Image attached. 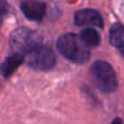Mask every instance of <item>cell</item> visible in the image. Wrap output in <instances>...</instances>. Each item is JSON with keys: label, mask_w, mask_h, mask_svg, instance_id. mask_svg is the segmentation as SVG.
<instances>
[{"label": "cell", "mask_w": 124, "mask_h": 124, "mask_svg": "<svg viewBox=\"0 0 124 124\" xmlns=\"http://www.w3.org/2000/svg\"><path fill=\"white\" fill-rule=\"evenodd\" d=\"M119 50H120V52H121V54L124 57V46L123 47H121V48H119Z\"/></svg>", "instance_id": "obj_12"}, {"label": "cell", "mask_w": 124, "mask_h": 124, "mask_svg": "<svg viewBox=\"0 0 124 124\" xmlns=\"http://www.w3.org/2000/svg\"><path fill=\"white\" fill-rule=\"evenodd\" d=\"M74 23L77 26L87 27H103V20L101 14L93 9H84L74 14Z\"/></svg>", "instance_id": "obj_5"}, {"label": "cell", "mask_w": 124, "mask_h": 124, "mask_svg": "<svg viewBox=\"0 0 124 124\" xmlns=\"http://www.w3.org/2000/svg\"><path fill=\"white\" fill-rule=\"evenodd\" d=\"M111 124H123V122H122V120H121L120 118H116V119H114V120L112 121Z\"/></svg>", "instance_id": "obj_11"}, {"label": "cell", "mask_w": 124, "mask_h": 124, "mask_svg": "<svg viewBox=\"0 0 124 124\" xmlns=\"http://www.w3.org/2000/svg\"><path fill=\"white\" fill-rule=\"evenodd\" d=\"M21 10L31 21H41L46 14V3L40 0H23Z\"/></svg>", "instance_id": "obj_6"}, {"label": "cell", "mask_w": 124, "mask_h": 124, "mask_svg": "<svg viewBox=\"0 0 124 124\" xmlns=\"http://www.w3.org/2000/svg\"><path fill=\"white\" fill-rule=\"evenodd\" d=\"M26 63L34 70L48 71L54 68L56 63V56L51 48L40 45L26 54Z\"/></svg>", "instance_id": "obj_4"}, {"label": "cell", "mask_w": 124, "mask_h": 124, "mask_svg": "<svg viewBox=\"0 0 124 124\" xmlns=\"http://www.w3.org/2000/svg\"><path fill=\"white\" fill-rule=\"evenodd\" d=\"M9 12V4L6 0H0V26Z\"/></svg>", "instance_id": "obj_10"}, {"label": "cell", "mask_w": 124, "mask_h": 124, "mask_svg": "<svg viewBox=\"0 0 124 124\" xmlns=\"http://www.w3.org/2000/svg\"><path fill=\"white\" fill-rule=\"evenodd\" d=\"M110 44L119 48L124 46V26L121 23H116L111 26L109 32Z\"/></svg>", "instance_id": "obj_8"}, {"label": "cell", "mask_w": 124, "mask_h": 124, "mask_svg": "<svg viewBox=\"0 0 124 124\" xmlns=\"http://www.w3.org/2000/svg\"><path fill=\"white\" fill-rule=\"evenodd\" d=\"M24 61V56L22 54H14L10 56L9 58L6 59V61L1 64L0 66V71H1L3 76H9L11 75Z\"/></svg>", "instance_id": "obj_7"}, {"label": "cell", "mask_w": 124, "mask_h": 124, "mask_svg": "<svg viewBox=\"0 0 124 124\" xmlns=\"http://www.w3.org/2000/svg\"><path fill=\"white\" fill-rule=\"evenodd\" d=\"M41 45V37L37 32L27 27H20L12 33L10 46L14 54L26 56Z\"/></svg>", "instance_id": "obj_3"}, {"label": "cell", "mask_w": 124, "mask_h": 124, "mask_svg": "<svg viewBox=\"0 0 124 124\" xmlns=\"http://www.w3.org/2000/svg\"><path fill=\"white\" fill-rule=\"evenodd\" d=\"M82 40L88 46V47H97L100 44V35L97 31H95L92 27H87L83 30L79 34Z\"/></svg>", "instance_id": "obj_9"}, {"label": "cell", "mask_w": 124, "mask_h": 124, "mask_svg": "<svg viewBox=\"0 0 124 124\" xmlns=\"http://www.w3.org/2000/svg\"><path fill=\"white\" fill-rule=\"evenodd\" d=\"M57 48L62 56L75 63H85L90 57L89 47L82 40L79 35L73 33L59 37Z\"/></svg>", "instance_id": "obj_1"}, {"label": "cell", "mask_w": 124, "mask_h": 124, "mask_svg": "<svg viewBox=\"0 0 124 124\" xmlns=\"http://www.w3.org/2000/svg\"><path fill=\"white\" fill-rule=\"evenodd\" d=\"M90 75L97 88L102 93H111L118 87L116 72L107 61H95L90 66Z\"/></svg>", "instance_id": "obj_2"}]
</instances>
